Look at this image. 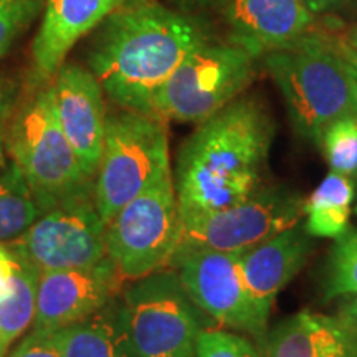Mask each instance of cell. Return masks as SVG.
I'll return each mask as SVG.
<instances>
[{"mask_svg":"<svg viewBox=\"0 0 357 357\" xmlns=\"http://www.w3.org/2000/svg\"><path fill=\"white\" fill-rule=\"evenodd\" d=\"M273 123L260 101L236 98L182 144L174 185L182 217L217 211L260 189Z\"/></svg>","mask_w":357,"mask_h":357,"instance_id":"6da1fadb","label":"cell"},{"mask_svg":"<svg viewBox=\"0 0 357 357\" xmlns=\"http://www.w3.org/2000/svg\"><path fill=\"white\" fill-rule=\"evenodd\" d=\"M197 22L153 2L119 7L89 52V70L121 109L153 114V101L189 53L205 42Z\"/></svg>","mask_w":357,"mask_h":357,"instance_id":"7a4b0ae2","label":"cell"},{"mask_svg":"<svg viewBox=\"0 0 357 357\" xmlns=\"http://www.w3.org/2000/svg\"><path fill=\"white\" fill-rule=\"evenodd\" d=\"M265 65L281 89L293 126L306 139L319 144L333 123L357 116L356 61L331 38L307 32L266 53Z\"/></svg>","mask_w":357,"mask_h":357,"instance_id":"3957f363","label":"cell"},{"mask_svg":"<svg viewBox=\"0 0 357 357\" xmlns=\"http://www.w3.org/2000/svg\"><path fill=\"white\" fill-rule=\"evenodd\" d=\"M6 151L24 174L40 212L95 192V178L84 174L58 119L53 79L30 83L6 131Z\"/></svg>","mask_w":357,"mask_h":357,"instance_id":"277c9868","label":"cell"},{"mask_svg":"<svg viewBox=\"0 0 357 357\" xmlns=\"http://www.w3.org/2000/svg\"><path fill=\"white\" fill-rule=\"evenodd\" d=\"M169 172L172 171L164 119L131 109L108 116L95 177V202L105 223Z\"/></svg>","mask_w":357,"mask_h":357,"instance_id":"5b68a950","label":"cell"},{"mask_svg":"<svg viewBox=\"0 0 357 357\" xmlns=\"http://www.w3.org/2000/svg\"><path fill=\"white\" fill-rule=\"evenodd\" d=\"M182 240V215L172 172L123 205L106 223V257L124 281L172 265Z\"/></svg>","mask_w":357,"mask_h":357,"instance_id":"8992f818","label":"cell"},{"mask_svg":"<svg viewBox=\"0 0 357 357\" xmlns=\"http://www.w3.org/2000/svg\"><path fill=\"white\" fill-rule=\"evenodd\" d=\"M255 58L235 42L205 40L159 89L153 101V116L164 121H205L248 88L255 78Z\"/></svg>","mask_w":357,"mask_h":357,"instance_id":"52a82bcc","label":"cell"},{"mask_svg":"<svg viewBox=\"0 0 357 357\" xmlns=\"http://www.w3.org/2000/svg\"><path fill=\"white\" fill-rule=\"evenodd\" d=\"M119 303L132 357H195L202 326L176 270L129 281Z\"/></svg>","mask_w":357,"mask_h":357,"instance_id":"ba28073f","label":"cell"},{"mask_svg":"<svg viewBox=\"0 0 357 357\" xmlns=\"http://www.w3.org/2000/svg\"><path fill=\"white\" fill-rule=\"evenodd\" d=\"M305 202L287 189L260 187L240 202L182 217L178 250L207 248L243 253L298 225L305 217Z\"/></svg>","mask_w":357,"mask_h":357,"instance_id":"9c48e42d","label":"cell"},{"mask_svg":"<svg viewBox=\"0 0 357 357\" xmlns=\"http://www.w3.org/2000/svg\"><path fill=\"white\" fill-rule=\"evenodd\" d=\"M105 229L95 192H88L40 213L8 248L38 273L88 268L106 258Z\"/></svg>","mask_w":357,"mask_h":357,"instance_id":"30bf717a","label":"cell"},{"mask_svg":"<svg viewBox=\"0 0 357 357\" xmlns=\"http://www.w3.org/2000/svg\"><path fill=\"white\" fill-rule=\"evenodd\" d=\"M182 287L194 305L227 328L247 333L258 346L266 326L258 319L243 280L240 253L207 248H182L172 260Z\"/></svg>","mask_w":357,"mask_h":357,"instance_id":"8fae6325","label":"cell"},{"mask_svg":"<svg viewBox=\"0 0 357 357\" xmlns=\"http://www.w3.org/2000/svg\"><path fill=\"white\" fill-rule=\"evenodd\" d=\"M123 276L108 257L96 265L40 273L30 331L50 334L100 311L123 291Z\"/></svg>","mask_w":357,"mask_h":357,"instance_id":"7c38bea8","label":"cell"},{"mask_svg":"<svg viewBox=\"0 0 357 357\" xmlns=\"http://www.w3.org/2000/svg\"><path fill=\"white\" fill-rule=\"evenodd\" d=\"M61 128L77 153L84 174L95 178L106 132L105 91L91 70L63 63L53 78Z\"/></svg>","mask_w":357,"mask_h":357,"instance_id":"4fadbf2b","label":"cell"},{"mask_svg":"<svg viewBox=\"0 0 357 357\" xmlns=\"http://www.w3.org/2000/svg\"><path fill=\"white\" fill-rule=\"evenodd\" d=\"M124 0H45L32 47L30 83L52 82L78 40L106 20Z\"/></svg>","mask_w":357,"mask_h":357,"instance_id":"5bb4252c","label":"cell"},{"mask_svg":"<svg viewBox=\"0 0 357 357\" xmlns=\"http://www.w3.org/2000/svg\"><path fill=\"white\" fill-rule=\"evenodd\" d=\"M311 252L305 227L298 225L240 253L243 280L258 319L266 326L278 293L300 273Z\"/></svg>","mask_w":357,"mask_h":357,"instance_id":"9a60e30c","label":"cell"},{"mask_svg":"<svg viewBox=\"0 0 357 357\" xmlns=\"http://www.w3.org/2000/svg\"><path fill=\"white\" fill-rule=\"evenodd\" d=\"M231 42L263 55L310 32L312 13L303 0H225Z\"/></svg>","mask_w":357,"mask_h":357,"instance_id":"2e32d148","label":"cell"},{"mask_svg":"<svg viewBox=\"0 0 357 357\" xmlns=\"http://www.w3.org/2000/svg\"><path fill=\"white\" fill-rule=\"evenodd\" d=\"M336 316L301 311L280 323L260 346L261 357H336L354 344Z\"/></svg>","mask_w":357,"mask_h":357,"instance_id":"e0dca14e","label":"cell"},{"mask_svg":"<svg viewBox=\"0 0 357 357\" xmlns=\"http://www.w3.org/2000/svg\"><path fill=\"white\" fill-rule=\"evenodd\" d=\"M50 334L61 357H132L119 296L102 310Z\"/></svg>","mask_w":357,"mask_h":357,"instance_id":"ac0fdd59","label":"cell"},{"mask_svg":"<svg viewBox=\"0 0 357 357\" xmlns=\"http://www.w3.org/2000/svg\"><path fill=\"white\" fill-rule=\"evenodd\" d=\"M354 195L351 177L329 172L305 202L307 234L326 238H337L344 234L349 229Z\"/></svg>","mask_w":357,"mask_h":357,"instance_id":"d6986e66","label":"cell"},{"mask_svg":"<svg viewBox=\"0 0 357 357\" xmlns=\"http://www.w3.org/2000/svg\"><path fill=\"white\" fill-rule=\"evenodd\" d=\"M13 257L15 273L8 288L0 294V354L3 356L17 339L32 329L37 310L40 273L22 257L15 253Z\"/></svg>","mask_w":357,"mask_h":357,"instance_id":"ffe728a7","label":"cell"},{"mask_svg":"<svg viewBox=\"0 0 357 357\" xmlns=\"http://www.w3.org/2000/svg\"><path fill=\"white\" fill-rule=\"evenodd\" d=\"M40 207L24 174L13 160L0 162V245L20 238L40 215Z\"/></svg>","mask_w":357,"mask_h":357,"instance_id":"44dd1931","label":"cell"},{"mask_svg":"<svg viewBox=\"0 0 357 357\" xmlns=\"http://www.w3.org/2000/svg\"><path fill=\"white\" fill-rule=\"evenodd\" d=\"M357 294V229H347L329 253L326 300Z\"/></svg>","mask_w":357,"mask_h":357,"instance_id":"7402d4cb","label":"cell"},{"mask_svg":"<svg viewBox=\"0 0 357 357\" xmlns=\"http://www.w3.org/2000/svg\"><path fill=\"white\" fill-rule=\"evenodd\" d=\"M319 146L333 172L357 176V116L337 119L326 129Z\"/></svg>","mask_w":357,"mask_h":357,"instance_id":"603a6c76","label":"cell"},{"mask_svg":"<svg viewBox=\"0 0 357 357\" xmlns=\"http://www.w3.org/2000/svg\"><path fill=\"white\" fill-rule=\"evenodd\" d=\"M45 0H0V58L37 19Z\"/></svg>","mask_w":357,"mask_h":357,"instance_id":"cb8c5ba5","label":"cell"},{"mask_svg":"<svg viewBox=\"0 0 357 357\" xmlns=\"http://www.w3.org/2000/svg\"><path fill=\"white\" fill-rule=\"evenodd\" d=\"M195 357H261V352L260 347L240 334L202 329L197 337Z\"/></svg>","mask_w":357,"mask_h":357,"instance_id":"d4e9b609","label":"cell"},{"mask_svg":"<svg viewBox=\"0 0 357 357\" xmlns=\"http://www.w3.org/2000/svg\"><path fill=\"white\" fill-rule=\"evenodd\" d=\"M6 357H61L52 334L30 331Z\"/></svg>","mask_w":357,"mask_h":357,"instance_id":"484cf974","label":"cell"},{"mask_svg":"<svg viewBox=\"0 0 357 357\" xmlns=\"http://www.w3.org/2000/svg\"><path fill=\"white\" fill-rule=\"evenodd\" d=\"M336 319L347 333L357 337V294L346 296V301L339 306Z\"/></svg>","mask_w":357,"mask_h":357,"instance_id":"4316f807","label":"cell"},{"mask_svg":"<svg viewBox=\"0 0 357 357\" xmlns=\"http://www.w3.org/2000/svg\"><path fill=\"white\" fill-rule=\"evenodd\" d=\"M12 109V93L10 89L0 84V160H3V151H6V131L7 119Z\"/></svg>","mask_w":357,"mask_h":357,"instance_id":"83f0119b","label":"cell"},{"mask_svg":"<svg viewBox=\"0 0 357 357\" xmlns=\"http://www.w3.org/2000/svg\"><path fill=\"white\" fill-rule=\"evenodd\" d=\"M13 273H15V257L10 248L0 245V294L8 288Z\"/></svg>","mask_w":357,"mask_h":357,"instance_id":"f1b7e54d","label":"cell"},{"mask_svg":"<svg viewBox=\"0 0 357 357\" xmlns=\"http://www.w3.org/2000/svg\"><path fill=\"white\" fill-rule=\"evenodd\" d=\"M303 2H305L306 7L316 15V13L328 12L334 7L341 6V3L346 2V0H303Z\"/></svg>","mask_w":357,"mask_h":357,"instance_id":"f546056e","label":"cell"},{"mask_svg":"<svg viewBox=\"0 0 357 357\" xmlns=\"http://www.w3.org/2000/svg\"><path fill=\"white\" fill-rule=\"evenodd\" d=\"M182 3H189V6H211V3L222 2V0H181Z\"/></svg>","mask_w":357,"mask_h":357,"instance_id":"4dcf8cb0","label":"cell"},{"mask_svg":"<svg viewBox=\"0 0 357 357\" xmlns=\"http://www.w3.org/2000/svg\"><path fill=\"white\" fill-rule=\"evenodd\" d=\"M336 357H357V339L354 341V344H352L349 349L346 352H342V354H339Z\"/></svg>","mask_w":357,"mask_h":357,"instance_id":"1f68e13d","label":"cell"},{"mask_svg":"<svg viewBox=\"0 0 357 357\" xmlns=\"http://www.w3.org/2000/svg\"><path fill=\"white\" fill-rule=\"evenodd\" d=\"M351 45H352V48L357 52V29L352 30V33H351Z\"/></svg>","mask_w":357,"mask_h":357,"instance_id":"d6a6232c","label":"cell"},{"mask_svg":"<svg viewBox=\"0 0 357 357\" xmlns=\"http://www.w3.org/2000/svg\"><path fill=\"white\" fill-rule=\"evenodd\" d=\"M0 356H2V357H6V356H3V354H0Z\"/></svg>","mask_w":357,"mask_h":357,"instance_id":"836d02e7","label":"cell"},{"mask_svg":"<svg viewBox=\"0 0 357 357\" xmlns=\"http://www.w3.org/2000/svg\"><path fill=\"white\" fill-rule=\"evenodd\" d=\"M3 160H6V159H3ZM0 162H2V160H0Z\"/></svg>","mask_w":357,"mask_h":357,"instance_id":"e575fe53","label":"cell"}]
</instances>
